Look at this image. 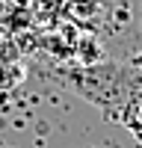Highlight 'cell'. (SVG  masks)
<instances>
[{"label": "cell", "mask_w": 142, "mask_h": 148, "mask_svg": "<svg viewBox=\"0 0 142 148\" xmlns=\"http://www.w3.org/2000/svg\"><path fill=\"white\" fill-rule=\"evenodd\" d=\"M0 148H6V145H3V142H0Z\"/></svg>", "instance_id": "cell-6"}, {"label": "cell", "mask_w": 142, "mask_h": 148, "mask_svg": "<svg viewBox=\"0 0 142 148\" xmlns=\"http://www.w3.org/2000/svg\"><path fill=\"white\" fill-rule=\"evenodd\" d=\"M74 56L80 65H98V62H106V51L101 39L95 33H80L77 42H74Z\"/></svg>", "instance_id": "cell-2"}, {"label": "cell", "mask_w": 142, "mask_h": 148, "mask_svg": "<svg viewBox=\"0 0 142 148\" xmlns=\"http://www.w3.org/2000/svg\"><path fill=\"white\" fill-rule=\"evenodd\" d=\"M133 65H136V68H142V51L136 53V59H133Z\"/></svg>", "instance_id": "cell-5"}, {"label": "cell", "mask_w": 142, "mask_h": 148, "mask_svg": "<svg viewBox=\"0 0 142 148\" xmlns=\"http://www.w3.org/2000/svg\"><path fill=\"white\" fill-rule=\"evenodd\" d=\"M0 89H12V86H18L24 80V65L18 62H6V65H0Z\"/></svg>", "instance_id": "cell-4"}, {"label": "cell", "mask_w": 142, "mask_h": 148, "mask_svg": "<svg viewBox=\"0 0 142 148\" xmlns=\"http://www.w3.org/2000/svg\"><path fill=\"white\" fill-rule=\"evenodd\" d=\"M118 125H124L130 133H133V139L142 142V98H136V101H130L122 116H118Z\"/></svg>", "instance_id": "cell-3"}, {"label": "cell", "mask_w": 142, "mask_h": 148, "mask_svg": "<svg viewBox=\"0 0 142 148\" xmlns=\"http://www.w3.org/2000/svg\"><path fill=\"white\" fill-rule=\"evenodd\" d=\"M68 86L89 104L101 107L104 113L122 116V110L142 98V68L122 65V62H98V65H80L71 71Z\"/></svg>", "instance_id": "cell-1"}]
</instances>
